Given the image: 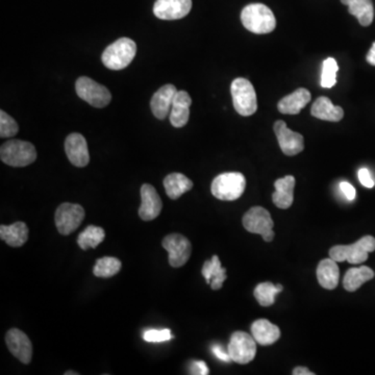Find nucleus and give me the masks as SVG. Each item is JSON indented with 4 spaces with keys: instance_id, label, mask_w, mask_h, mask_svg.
I'll list each match as a JSON object with an SVG mask.
<instances>
[{
    "instance_id": "nucleus-1",
    "label": "nucleus",
    "mask_w": 375,
    "mask_h": 375,
    "mask_svg": "<svg viewBox=\"0 0 375 375\" xmlns=\"http://www.w3.org/2000/svg\"><path fill=\"white\" fill-rule=\"evenodd\" d=\"M241 21L246 30L257 35L269 34L276 26L272 11L262 4L246 6L241 13Z\"/></svg>"
},
{
    "instance_id": "nucleus-2",
    "label": "nucleus",
    "mask_w": 375,
    "mask_h": 375,
    "mask_svg": "<svg viewBox=\"0 0 375 375\" xmlns=\"http://www.w3.org/2000/svg\"><path fill=\"white\" fill-rule=\"evenodd\" d=\"M137 45L130 38H120L106 48L101 57L103 65L111 70L128 67L136 57Z\"/></svg>"
},
{
    "instance_id": "nucleus-3",
    "label": "nucleus",
    "mask_w": 375,
    "mask_h": 375,
    "mask_svg": "<svg viewBox=\"0 0 375 375\" xmlns=\"http://www.w3.org/2000/svg\"><path fill=\"white\" fill-rule=\"evenodd\" d=\"M0 157L6 165L12 167H26L37 159V150L30 142L11 140L2 144Z\"/></svg>"
},
{
    "instance_id": "nucleus-4",
    "label": "nucleus",
    "mask_w": 375,
    "mask_h": 375,
    "mask_svg": "<svg viewBox=\"0 0 375 375\" xmlns=\"http://www.w3.org/2000/svg\"><path fill=\"white\" fill-rule=\"evenodd\" d=\"M246 188V179L242 173L226 172L215 177L212 183L213 196L223 201L239 199Z\"/></svg>"
},
{
    "instance_id": "nucleus-5",
    "label": "nucleus",
    "mask_w": 375,
    "mask_h": 375,
    "mask_svg": "<svg viewBox=\"0 0 375 375\" xmlns=\"http://www.w3.org/2000/svg\"><path fill=\"white\" fill-rule=\"evenodd\" d=\"M375 250V238L365 236L350 245H336L330 248V257L336 262L347 261L349 264H361L367 261L368 254Z\"/></svg>"
},
{
    "instance_id": "nucleus-6",
    "label": "nucleus",
    "mask_w": 375,
    "mask_h": 375,
    "mask_svg": "<svg viewBox=\"0 0 375 375\" xmlns=\"http://www.w3.org/2000/svg\"><path fill=\"white\" fill-rule=\"evenodd\" d=\"M235 110L241 116H252L257 112L256 90L248 79L238 77L230 86Z\"/></svg>"
},
{
    "instance_id": "nucleus-7",
    "label": "nucleus",
    "mask_w": 375,
    "mask_h": 375,
    "mask_svg": "<svg viewBox=\"0 0 375 375\" xmlns=\"http://www.w3.org/2000/svg\"><path fill=\"white\" fill-rule=\"evenodd\" d=\"M75 90L79 99L94 108H104L112 101V94L108 89L93 81L90 77H79L75 84Z\"/></svg>"
},
{
    "instance_id": "nucleus-8",
    "label": "nucleus",
    "mask_w": 375,
    "mask_h": 375,
    "mask_svg": "<svg viewBox=\"0 0 375 375\" xmlns=\"http://www.w3.org/2000/svg\"><path fill=\"white\" fill-rule=\"evenodd\" d=\"M243 225L247 232L261 235L264 241L272 242L274 238L273 220L270 213L262 206H254L243 217Z\"/></svg>"
},
{
    "instance_id": "nucleus-9",
    "label": "nucleus",
    "mask_w": 375,
    "mask_h": 375,
    "mask_svg": "<svg viewBox=\"0 0 375 375\" xmlns=\"http://www.w3.org/2000/svg\"><path fill=\"white\" fill-rule=\"evenodd\" d=\"M85 216L83 206L77 203H62L55 212V225L60 234L68 236L79 228Z\"/></svg>"
},
{
    "instance_id": "nucleus-10",
    "label": "nucleus",
    "mask_w": 375,
    "mask_h": 375,
    "mask_svg": "<svg viewBox=\"0 0 375 375\" xmlns=\"http://www.w3.org/2000/svg\"><path fill=\"white\" fill-rule=\"evenodd\" d=\"M254 337L245 332H235L228 343V354L235 363L245 365L254 359L257 344Z\"/></svg>"
},
{
    "instance_id": "nucleus-11",
    "label": "nucleus",
    "mask_w": 375,
    "mask_h": 375,
    "mask_svg": "<svg viewBox=\"0 0 375 375\" xmlns=\"http://www.w3.org/2000/svg\"><path fill=\"white\" fill-rule=\"evenodd\" d=\"M162 245L168 252V259L171 267H181L190 259L192 246L188 238L183 235H168L163 239Z\"/></svg>"
},
{
    "instance_id": "nucleus-12",
    "label": "nucleus",
    "mask_w": 375,
    "mask_h": 375,
    "mask_svg": "<svg viewBox=\"0 0 375 375\" xmlns=\"http://www.w3.org/2000/svg\"><path fill=\"white\" fill-rule=\"evenodd\" d=\"M274 133L279 141L281 152L286 155L293 157L301 154L305 150V140L303 135L293 132L283 120H279L274 124Z\"/></svg>"
},
{
    "instance_id": "nucleus-13",
    "label": "nucleus",
    "mask_w": 375,
    "mask_h": 375,
    "mask_svg": "<svg viewBox=\"0 0 375 375\" xmlns=\"http://www.w3.org/2000/svg\"><path fill=\"white\" fill-rule=\"evenodd\" d=\"M6 346L11 354L21 363L30 364L33 359V344L28 336L18 328H11L6 336Z\"/></svg>"
},
{
    "instance_id": "nucleus-14",
    "label": "nucleus",
    "mask_w": 375,
    "mask_h": 375,
    "mask_svg": "<svg viewBox=\"0 0 375 375\" xmlns=\"http://www.w3.org/2000/svg\"><path fill=\"white\" fill-rule=\"evenodd\" d=\"M191 9L192 0H157L154 14L161 20H177L187 16Z\"/></svg>"
},
{
    "instance_id": "nucleus-15",
    "label": "nucleus",
    "mask_w": 375,
    "mask_h": 375,
    "mask_svg": "<svg viewBox=\"0 0 375 375\" xmlns=\"http://www.w3.org/2000/svg\"><path fill=\"white\" fill-rule=\"evenodd\" d=\"M163 203L154 186L144 184L141 187V206L139 216L142 220L152 221L161 214Z\"/></svg>"
},
{
    "instance_id": "nucleus-16",
    "label": "nucleus",
    "mask_w": 375,
    "mask_h": 375,
    "mask_svg": "<svg viewBox=\"0 0 375 375\" xmlns=\"http://www.w3.org/2000/svg\"><path fill=\"white\" fill-rule=\"evenodd\" d=\"M65 152L70 163L75 167L83 168L90 162L88 144L83 135L73 133L66 138Z\"/></svg>"
},
{
    "instance_id": "nucleus-17",
    "label": "nucleus",
    "mask_w": 375,
    "mask_h": 375,
    "mask_svg": "<svg viewBox=\"0 0 375 375\" xmlns=\"http://www.w3.org/2000/svg\"><path fill=\"white\" fill-rule=\"evenodd\" d=\"M177 93V89L171 84L161 86L155 93L152 101H150V106H152V114L157 119L163 120L167 117L168 113L172 108L173 101H174Z\"/></svg>"
},
{
    "instance_id": "nucleus-18",
    "label": "nucleus",
    "mask_w": 375,
    "mask_h": 375,
    "mask_svg": "<svg viewBox=\"0 0 375 375\" xmlns=\"http://www.w3.org/2000/svg\"><path fill=\"white\" fill-rule=\"evenodd\" d=\"M191 104L192 99L189 93L186 91H177L170 113V123L174 128H184L188 123Z\"/></svg>"
},
{
    "instance_id": "nucleus-19",
    "label": "nucleus",
    "mask_w": 375,
    "mask_h": 375,
    "mask_svg": "<svg viewBox=\"0 0 375 375\" xmlns=\"http://www.w3.org/2000/svg\"><path fill=\"white\" fill-rule=\"evenodd\" d=\"M310 91L305 88L297 89L294 92L284 97L277 104V108L281 114L297 115L310 101Z\"/></svg>"
},
{
    "instance_id": "nucleus-20",
    "label": "nucleus",
    "mask_w": 375,
    "mask_h": 375,
    "mask_svg": "<svg viewBox=\"0 0 375 375\" xmlns=\"http://www.w3.org/2000/svg\"><path fill=\"white\" fill-rule=\"evenodd\" d=\"M275 192L272 194V201L277 208H289L294 201L295 179L292 175H287L279 179L274 183Z\"/></svg>"
},
{
    "instance_id": "nucleus-21",
    "label": "nucleus",
    "mask_w": 375,
    "mask_h": 375,
    "mask_svg": "<svg viewBox=\"0 0 375 375\" xmlns=\"http://www.w3.org/2000/svg\"><path fill=\"white\" fill-rule=\"evenodd\" d=\"M338 262L330 259H324L319 263L317 267V279L319 285L326 290L336 289L340 279V269H339Z\"/></svg>"
},
{
    "instance_id": "nucleus-22",
    "label": "nucleus",
    "mask_w": 375,
    "mask_h": 375,
    "mask_svg": "<svg viewBox=\"0 0 375 375\" xmlns=\"http://www.w3.org/2000/svg\"><path fill=\"white\" fill-rule=\"evenodd\" d=\"M252 334L259 345H272L281 338V330L267 319H259L252 325Z\"/></svg>"
},
{
    "instance_id": "nucleus-23",
    "label": "nucleus",
    "mask_w": 375,
    "mask_h": 375,
    "mask_svg": "<svg viewBox=\"0 0 375 375\" xmlns=\"http://www.w3.org/2000/svg\"><path fill=\"white\" fill-rule=\"evenodd\" d=\"M28 225L24 222L18 221L12 225L0 226V239L12 247H21L28 240Z\"/></svg>"
},
{
    "instance_id": "nucleus-24",
    "label": "nucleus",
    "mask_w": 375,
    "mask_h": 375,
    "mask_svg": "<svg viewBox=\"0 0 375 375\" xmlns=\"http://www.w3.org/2000/svg\"><path fill=\"white\" fill-rule=\"evenodd\" d=\"M310 114L324 121L339 122L344 117V111L341 106H335L330 99L323 96L313 103Z\"/></svg>"
},
{
    "instance_id": "nucleus-25",
    "label": "nucleus",
    "mask_w": 375,
    "mask_h": 375,
    "mask_svg": "<svg viewBox=\"0 0 375 375\" xmlns=\"http://www.w3.org/2000/svg\"><path fill=\"white\" fill-rule=\"evenodd\" d=\"M201 273L212 290H220L228 277L226 269L222 267L218 256H213L210 261H206Z\"/></svg>"
},
{
    "instance_id": "nucleus-26",
    "label": "nucleus",
    "mask_w": 375,
    "mask_h": 375,
    "mask_svg": "<svg viewBox=\"0 0 375 375\" xmlns=\"http://www.w3.org/2000/svg\"><path fill=\"white\" fill-rule=\"evenodd\" d=\"M348 6L349 14L358 18L359 24L369 26L374 19V6L372 0H341Z\"/></svg>"
},
{
    "instance_id": "nucleus-27",
    "label": "nucleus",
    "mask_w": 375,
    "mask_h": 375,
    "mask_svg": "<svg viewBox=\"0 0 375 375\" xmlns=\"http://www.w3.org/2000/svg\"><path fill=\"white\" fill-rule=\"evenodd\" d=\"M164 187L169 198L177 199L193 188V183L186 175L174 172L165 177Z\"/></svg>"
},
{
    "instance_id": "nucleus-28",
    "label": "nucleus",
    "mask_w": 375,
    "mask_h": 375,
    "mask_svg": "<svg viewBox=\"0 0 375 375\" xmlns=\"http://www.w3.org/2000/svg\"><path fill=\"white\" fill-rule=\"evenodd\" d=\"M374 277V272L367 266L359 268H352L346 272L343 279L344 289L348 292H354L367 281H371Z\"/></svg>"
},
{
    "instance_id": "nucleus-29",
    "label": "nucleus",
    "mask_w": 375,
    "mask_h": 375,
    "mask_svg": "<svg viewBox=\"0 0 375 375\" xmlns=\"http://www.w3.org/2000/svg\"><path fill=\"white\" fill-rule=\"evenodd\" d=\"M106 238V232L99 226L89 225L77 237V244L83 250L96 248Z\"/></svg>"
},
{
    "instance_id": "nucleus-30",
    "label": "nucleus",
    "mask_w": 375,
    "mask_h": 375,
    "mask_svg": "<svg viewBox=\"0 0 375 375\" xmlns=\"http://www.w3.org/2000/svg\"><path fill=\"white\" fill-rule=\"evenodd\" d=\"M122 268L120 259L114 257H104L99 259L93 268L95 276L108 279L119 273Z\"/></svg>"
},
{
    "instance_id": "nucleus-31",
    "label": "nucleus",
    "mask_w": 375,
    "mask_h": 375,
    "mask_svg": "<svg viewBox=\"0 0 375 375\" xmlns=\"http://www.w3.org/2000/svg\"><path fill=\"white\" fill-rule=\"evenodd\" d=\"M283 291V286L273 285L270 281L259 284L254 289V297L262 307H270L274 303L275 296Z\"/></svg>"
},
{
    "instance_id": "nucleus-32",
    "label": "nucleus",
    "mask_w": 375,
    "mask_h": 375,
    "mask_svg": "<svg viewBox=\"0 0 375 375\" xmlns=\"http://www.w3.org/2000/svg\"><path fill=\"white\" fill-rule=\"evenodd\" d=\"M339 66L337 61L332 57H328L323 62V73H321V86L323 88L330 89L337 84V73Z\"/></svg>"
},
{
    "instance_id": "nucleus-33",
    "label": "nucleus",
    "mask_w": 375,
    "mask_h": 375,
    "mask_svg": "<svg viewBox=\"0 0 375 375\" xmlns=\"http://www.w3.org/2000/svg\"><path fill=\"white\" fill-rule=\"evenodd\" d=\"M19 126L10 115L4 111L0 112V137L11 138L16 136Z\"/></svg>"
},
{
    "instance_id": "nucleus-34",
    "label": "nucleus",
    "mask_w": 375,
    "mask_h": 375,
    "mask_svg": "<svg viewBox=\"0 0 375 375\" xmlns=\"http://www.w3.org/2000/svg\"><path fill=\"white\" fill-rule=\"evenodd\" d=\"M143 339L146 342H150V343H159V342L169 341L170 339H172V335L168 328L150 330L144 332Z\"/></svg>"
},
{
    "instance_id": "nucleus-35",
    "label": "nucleus",
    "mask_w": 375,
    "mask_h": 375,
    "mask_svg": "<svg viewBox=\"0 0 375 375\" xmlns=\"http://www.w3.org/2000/svg\"><path fill=\"white\" fill-rule=\"evenodd\" d=\"M359 179L361 181L362 185L364 187L371 189L374 187L375 183L374 179H372L371 174H370L369 170L366 168H362L359 170Z\"/></svg>"
},
{
    "instance_id": "nucleus-36",
    "label": "nucleus",
    "mask_w": 375,
    "mask_h": 375,
    "mask_svg": "<svg viewBox=\"0 0 375 375\" xmlns=\"http://www.w3.org/2000/svg\"><path fill=\"white\" fill-rule=\"evenodd\" d=\"M190 371L191 374L206 375L208 374V368L205 362L196 361L191 365Z\"/></svg>"
},
{
    "instance_id": "nucleus-37",
    "label": "nucleus",
    "mask_w": 375,
    "mask_h": 375,
    "mask_svg": "<svg viewBox=\"0 0 375 375\" xmlns=\"http://www.w3.org/2000/svg\"><path fill=\"white\" fill-rule=\"evenodd\" d=\"M340 189L348 201H352L354 198H356V189L354 188V186L350 185L349 183H347V181H342L340 184Z\"/></svg>"
},
{
    "instance_id": "nucleus-38",
    "label": "nucleus",
    "mask_w": 375,
    "mask_h": 375,
    "mask_svg": "<svg viewBox=\"0 0 375 375\" xmlns=\"http://www.w3.org/2000/svg\"><path fill=\"white\" fill-rule=\"evenodd\" d=\"M213 354H215V357H217L220 361L225 362V363H230L232 361L230 354H226L223 349H222L221 346L214 345L212 347Z\"/></svg>"
},
{
    "instance_id": "nucleus-39",
    "label": "nucleus",
    "mask_w": 375,
    "mask_h": 375,
    "mask_svg": "<svg viewBox=\"0 0 375 375\" xmlns=\"http://www.w3.org/2000/svg\"><path fill=\"white\" fill-rule=\"evenodd\" d=\"M368 63L370 65L375 66V42L372 44L371 48H370L369 52H368L367 57H366Z\"/></svg>"
},
{
    "instance_id": "nucleus-40",
    "label": "nucleus",
    "mask_w": 375,
    "mask_h": 375,
    "mask_svg": "<svg viewBox=\"0 0 375 375\" xmlns=\"http://www.w3.org/2000/svg\"><path fill=\"white\" fill-rule=\"evenodd\" d=\"M293 374L294 375H314L312 371L308 369L306 367H297L293 370Z\"/></svg>"
},
{
    "instance_id": "nucleus-41",
    "label": "nucleus",
    "mask_w": 375,
    "mask_h": 375,
    "mask_svg": "<svg viewBox=\"0 0 375 375\" xmlns=\"http://www.w3.org/2000/svg\"><path fill=\"white\" fill-rule=\"evenodd\" d=\"M65 375H79V372H73L69 370V371L65 372Z\"/></svg>"
}]
</instances>
